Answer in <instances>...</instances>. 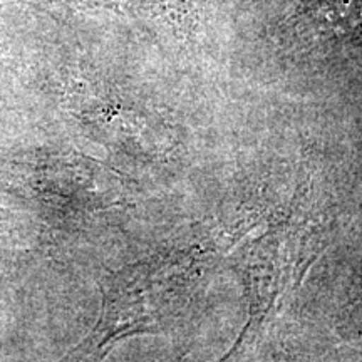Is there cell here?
<instances>
[{"mask_svg":"<svg viewBox=\"0 0 362 362\" xmlns=\"http://www.w3.org/2000/svg\"><path fill=\"white\" fill-rule=\"evenodd\" d=\"M165 262L146 260L107 275L101 282L103 309L96 327L62 362H101L121 339L160 332L175 315V292Z\"/></svg>","mask_w":362,"mask_h":362,"instance_id":"cell-1","label":"cell"}]
</instances>
